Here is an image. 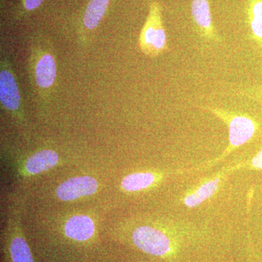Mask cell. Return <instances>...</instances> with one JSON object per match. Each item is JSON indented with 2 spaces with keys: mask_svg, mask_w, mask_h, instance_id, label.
<instances>
[{
  "mask_svg": "<svg viewBox=\"0 0 262 262\" xmlns=\"http://www.w3.org/2000/svg\"><path fill=\"white\" fill-rule=\"evenodd\" d=\"M28 74L37 99L48 102L56 90L58 66L53 43L42 34L33 35L29 40Z\"/></svg>",
  "mask_w": 262,
  "mask_h": 262,
  "instance_id": "6da1fadb",
  "label": "cell"
},
{
  "mask_svg": "<svg viewBox=\"0 0 262 262\" xmlns=\"http://www.w3.org/2000/svg\"><path fill=\"white\" fill-rule=\"evenodd\" d=\"M139 45L146 56L155 58L167 51V36L164 28L162 7L157 2L150 5L149 14L139 35Z\"/></svg>",
  "mask_w": 262,
  "mask_h": 262,
  "instance_id": "7a4b0ae2",
  "label": "cell"
},
{
  "mask_svg": "<svg viewBox=\"0 0 262 262\" xmlns=\"http://www.w3.org/2000/svg\"><path fill=\"white\" fill-rule=\"evenodd\" d=\"M0 103L2 108L15 117L24 113L23 98L9 56L3 53L0 60Z\"/></svg>",
  "mask_w": 262,
  "mask_h": 262,
  "instance_id": "3957f363",
  "label": "cell"
},
{
  "mask_svg": "<svg viewBox=\"0 0 262 262\" xmlns=\"http://www.w3.org/2000/svg\"><path fill=\"white\" fill-rule=\"evenodd\" d=\"M227 122L229 132V145L227 153L231 150L244 145L252 139L256 133V122L244 115H231L217 108H207Z\"/></svg>",
  "mask_w": 262,
  "mask_h": 262,
  "instance_id": "277c9868",
  "label": "cell"
},
{
  "mask_svg": "<svg viewBox=\"0 0 262 262\" xmlns=\"http://www.w3.org/2000/svg\"><path fill=\"white\" fill-rule=\"evenodd\" d=\"M134 244L141 251L157 256H164L172 251V244L168 236L153 227H138L132 234Z\"/></svg>",
  "mask_w": 262,
  "mask_h": 262,
  "instance_id": "5b68a950",
  "label": "cell"
},
{
  "mask_svg": "<svg viewBox=\"0 0 262 262\" xmlns=\"http://www.w3.org/2000/svg\"><path fill=\"white\" fill-rule=\"evenodd\" d=\"M98 189L97 181L91 177H74L57 188L56 195L63 201H71L94 194Z\"/></svg>",
  "mask_w": 262,
  "mask_h": 262,
  "instance_id": "8992f818",
  "label": "cell"
},
{
  "mask_svg": "<svg viewBox=\"0 0 262 262\" xmlns=\"http://www.w3.org/2000/svg\"><path fill=\"white\" fill-rule=\"evenodd\" d=\"M111 0H90L84 10L82 20L80 40L86 42V34H91L99 27L102 21Z\"/></svg>",
  "mask_w": 262,
  "mask_h": 262,
  "instance_id": "52a82bcc",
  "label": "cell"
},
{
  "mask_svg": "<svg viewBox=\"0 0 262 262\" xmlns=\"http://www.w3.org/2000/svg\"><path fill=\"white\" fill-rule=\"evenodd\" d=\"M191 11L194 23L199 29L202 35L207 39H218L213 25L208 0H192Z\"/></svg>",
  "mask_w": 262,
  "mask_h": 262,
  "instance_id": "ba28073f",
  "label": "cell"
},
{
  "mask_svg": "<svg viewBox=\"0 0 262 262\" xmlns=\"http://www.w3.org/2000/svg\"><path fill=\"white\" fill-rule=\"evenodd\" d=\"M65 234L67 237L77 241H84L94 235L95 225L90 217L77 215L71 217L65 225Z\"/></svg>",
  "mask_w": 262,
  "mask_h": 262,
  "instance_id": "9c48e42d",
  "label": "cell"
},
{
  "mask_svg": "<svg viewBox=\"0 0 262 262\" xmlns=\"http://www.w3.org/2000/svg\"><path fill=\"white\" fill-rule=\"evenodd\" d=\"M58 162V154L51 149H44L32 155L26 163V169L31 174H37L53 168Z\"/></svg>",
  "mask_w": 262,
  "mask_h": 262,
  "instance_id": "30bf717a",
  "label": "cell"
},
{
  "mask_svg": "<svg viewBox=\"0 0 262 262\" xmlns=\"http://www.w3.org/2000/svg\"><path fill=\"white\" fill-rule=\"evenodd\" d=\"M220 182V179H215L203 183L194 192L185 196L184 200L185 206L188 208H194L211 198L218 189Z\"/></svg>",
  "mask_w": 262,
  "mask_h": 262,
  "instance_id": "8fae6325",
  "label": "cell"
},
{
  "mask_svg": "<svg viewBox=\"0 0 262 262\" xmlns=\"http://www.w3.org/2000/svg\"><path fill=\"white\" fill-rule=\"evenodd\" d=\"M248 17L252 37L262 46V0H248Z\"/></svg>",
  "mask_w": 262,
  "mask_h": 262,
  "instance_id": "7c38bea8",
  "label": "cell"
},
{
  "mask_svg": "<svg viewBox=\"0 0 262 262\" xmlns=\"http://www.w3.org/2000/svg\"><path fill=\"white\" fill-rule=\"evenodd\" d=\"M154 174L144 172L135 173L127 176L122 181L121 186L124 190L127 192H136L149 187L154 183Z\"/></svg>",
  "mask_w": 262,
  "mask_h": 262,
  "instance_id": "4fadbf2b",
  "label": "cell"
},
{
  "mask_svg": "<svg viewBox=\"0 0 262 262\" xmlns=\"http://www.w3.org/2000/svg\"><path fill=\"white\" fill-rule=\"evenodd\" d=\"M10 253L13 262H34L28 244L23 237L13 239L10 244Z\"/></svg>",
  "mask_w": 262,
  "mask_h": 262,
  "instance_id": "5bb4252c",
  "label": "cell"
},
{
  "mask_svg": "<svg viewBox=\"0 0 262 262\" xmlns=\"http://www.w3.org/2000/svg\"><path fill=\"white\" fill-rule=\"evenodd\" d=\"M44 0H20L15 18L20 19L24 16L38 9L42 5Z\"/></svg>",
  "mask_w": 262,
  "mask_h": 262,
  "instance_id": "9a60e30c",
  "label": "cell"
},
{
  "mask_svg": "<svg viewBox=\"0 0 262 262\" xmlns=\"http://www.w3.org/2000/svg\"><path fill=\"white\" fill-rule=\"evenodd\" d=\"M251 165L253 168L262 170V149L253 157L251 161Z\"/></svg>",
  "mask_w": 262,
  "mask_h": 262,
  "instance_id": "2e32d148",
  "label": "cell"
}]
</instances>
